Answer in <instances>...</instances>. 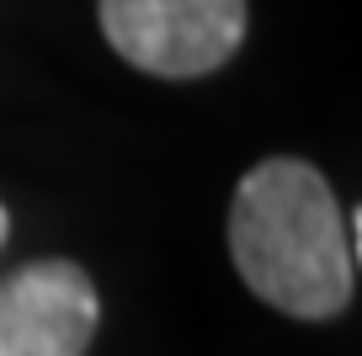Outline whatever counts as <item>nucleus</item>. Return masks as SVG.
I'll return each instance as SVG.
<instances>
[{"instance_id": "obj_1", "label": "nucleus", "mask_w": 362, "mask_h": 356, "mask_svg": "<svg viewBox=\"0 0 362 356\" xmlns=\"http://www.w3.org/2000/svg\"><path fill=\"white\" fill-rule=\"evenodd\" d=\"M229 256L256 298L293 319H330L351 303V250L325 176L304 160H267L235 191Z\"/></svg>"}, {"instance_id": "obj_2", "label": "nucleus", "mask_w": 362, "mask_h": 356, "mask_svg": "<svg viewBox=\"0 0 362 356\" xmlns=\"http://www.w3.org/2000/svg\"><path fill=\"white\" fill-rule=\"evenodd\" d=\"M102 32L128 64L192 80L229 64L245 37V0H102Z\"/></svg>"}, {"instance_id": "obj_3", "label": "nucleus", "mask_w": 362, "mask_h": 356, "mask_svg": "<svg viewBox=\"0 0 362 356\" xmlns=\"http://www.w3.org/2000/svg\"><path fill=\"white\" fill-rule=\"evenodd\" d=\"M96 287L75 261H33L0 282V356H86Z\"/></svg>"}, {"instance_id": "obj_4", "label": "nucleus", "mask_w": 362, "mask_h": 356, "mask_svg": "<svg viewBox=\"0 0 362 356\" xmlns=\"http://www.w3.org/2000/svg\"><path fill=\"white\" fill-rule=\"evenodd\" d=\"M0 239H6V208H0Z\"/></svg>"}]
</instances>
